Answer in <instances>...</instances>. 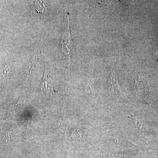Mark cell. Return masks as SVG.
Returning <instances> with one entry per match:
<instances>
[{"label": "cell", "mask_w": 158, "mask_h": 158, "mask_svg": "<svg viewBox=\"0 0 158 158\" xmlns=\"http://www.w3.org/2000/svg\"><path fill=\"white\" fill-rule=\"evenodd\" d=\"M69 15L65 13L64 19V30L60 44V48L65 56V61L67 65L66 67L69 68V61L73 49L72 41L70 34L69 28Z\"/></svg>", "instance_id": "6da1fadb"}, {"label": "cell", "mask_w": 158, "mask_h": 158, "mask_svg": "<svg viewBox=\"0 0 158 158\" xmlns=\"http://www.w3.org/2000/svg\"><path fill=\"white\" fill-rule=\"evenodd\" d=\"M36 9L38 13L43 14L45 13L47 10L46 3L43 1H36L35 2Z\"/></svg>", "instance_id": "7a4b0ae2"}, {"label": "cell", "mask_w": 158, "mask_h": 158, "mask_svg": "<svg viewBox=\"0 0 158 158\" xmlns=\"http://www.w3.org/2000/svg\"><path fill=\"white\" fill-rule=\"evenodd\" d=\"M10 72V67L9 65H6L0 71V78H4L8 76Z\"/></svg>", "instance_id": "3957f363"}, {"label": "cell", "mask_w": 158, "mask_h": 158, "mask_svg": "<svg viewBox=\"0 0 158 158\" xmlns=\"http://www.w3.org/2000/svg\"><path fill=\"white\" fill-rule=\"evenodd\" d=\"M4 34V30L3 27L0 26V39L3 37Z\"/></svg>", "instance_id": "277c9868"}]
</instances>
